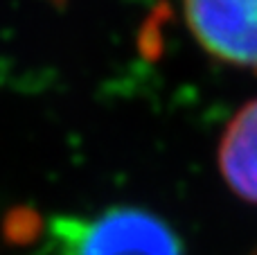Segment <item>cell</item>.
<instances>
[{"mask_svg":"<svg viewBox=\"0 0 257 255\" xmlns=\"http://www.w3.org/2000/svg\"><path fill=\"white\" fill-rule=\"evenodd\" d=\"M41 255H185L165 219L140 208H108L97 215L52 217Z\"/></svg>","mask_w":257,"mask_h":255,"instance_id":"1","label":"cell"},{"mask_svg":"<svg viewBox=\"0 0 257 255\" xmlns=\"http://www.w3.org/2000/svg\"><path fill=\"white\" fill-rule=\"evenodd\" d=\"M219 172L239 199L257 203V99L237 111L219 140Z\"/></svg>","mask_w":257,"mask_h":255,"instance_id":"3","label":"cell"},{"mask_svg":"<svg viewBox=\"0 0 257 255\" xmlns=\"http://www.w3.org/2000/svg\"><path fill=\"white\" fill-rule=\"evenodd\" d=\"M255 255H257V253H255Z\"/></svg>","mask_w":257,"mask_h":255,"instance_id":"4","label":"cell"},{"mask_svg":"<svg viewBox=\"0 0 257 255\" xmlns=\"http://www.w3.org/2000/svg\"><path fill=\"white\" fill-rule=\"evenodd\" d=\"M183 12L212 57L257 70V0H183Z\"/></svg>","mask_w":257,"mask_h":255,"instance_id":"2","label":"cell"}]
</instances>
